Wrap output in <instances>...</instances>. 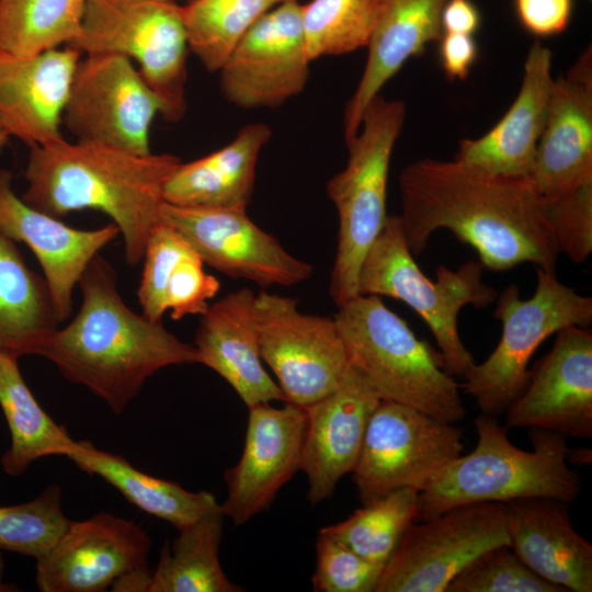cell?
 <instances>
[{"label": "cell", "instance_id": "6da1fadb", "mask_svg": "<svg viewBox=\"0 0 592 592\" xmlns=\"http://www.w3.org/2000/svg\"><path fill=\"white\" fill-rule=\"evenodd\" d=\"M407 244L421 254L432 235L449 230L489 271L522 263L555 272L558 248L546 203L530 177L485 172L457 160L422 159L399 175Z\"/></svg>", "mask_w": 592, "mask_h": 592}, {"label": "cell", "instance_id": "7a4b0ae2", "mask_svg": "<svg viewBox=\"0 0 592 592\" xmlns=\"http://www.w3.org/2000/svg\"><path fill=\"white\" fill-rule=\"evenodd\" d=\"M78 286L77 315L46 340L37 355L52 362L67 380L102 399L114 414L123 413L160 369L197 363L193 344L124 303L116 272L100 253Z\"/></svg>", "mask_w": 592, "mask_h": 592}, {"label": "cell", "instance_id": "3957f363", "mask_svg": "<svg viewBox=\"0 0 592 592\" xmlns=\"http://www.w3.org/2000/svg\"><path fill=\"white\" fill-rule=\"evenodd\" d=\"M30 148L21 198L56 218L83 209L106 214L123 237L127 263H140L160 223L164 184L181 159L66 139Z\"/></svg>", "mask_w": 592, "mask_h": 592}, {"label": "cell", "instance_id": "277c9868", "mask_svg": "<svg viewBox=\"0 0 592 592\" xmlns=\"http://www.w3.org/2000/svg\"><path fill=\"white\" fill-rule=\"evenodd\" d=\"M474 424L476 447L454 459L432 486L419 493L415 521L467 503L546 497L569 504L578 498L581 479L567 462L565 435L530 428L533 451L527 452L511 443L509 429L496 415L481 413Z\"/></svg>", "mask_w": 592, "mask_h": 592}, {"label": "cell", "instance_id": "5b68a950", "mask_svg": "<svg viewBox=\"0 0 592 592\" xmlns=\"http://www.w3.org/2000/svg\"><path fill=\"white\" fill-rule=\"evenodd\" d=\"M338 308L333 318L350 363L382 400L453 424L465 417L460 385L446 372L440 351L417 338L382 297L357 295Z\"/></svg>", "mask_w": 592, "mask_h": 592}, {"label": "cell", "instance_id": "8992f818", "mask_svg": "<svg viewBox=\"0 0 592 592\" xmlns=\"http://www.w3.org/2000/svg\"><path fill=\"white\" fill-rule=\"evenodd\" d=\"M483 266L469 260L456 270L439 265L432 281L417 265L403 235L399 215L386 224L366 253L358 275V295L386 296L413 309L431 330L446 372L464 377L475 364L458 332L459 311L471 305L485 308L497 291L482 281Z\"/></svg>", "mask_w": 592, "mask_h": 592}, {"label": "cell", "instance_id": "52a82bcc", "mask_svg": "<svg viewBox=\"0 0 592 592\" xmlns=\"http://www.w3.org/2000/svg\"><path fill=\"white\" fill-rule=\"evenodd\" d=\"M405 119L403 101L375 96L365 109L356 137L346 145L344 169L327 183L339 220L329 285L338 307L358 295L363 260L386 224L389 164Z\"/></svg>", "mask_w": 592, "mask_h": 592}, {"label": "cell", "instance_id": "ba28073f", "mask_svg": "<svg viewBox=\"0 0 592 592\" xmlns=\"http://www.w3.org/2000/svg\"><path fill=\"white\" fill-rule=\"evenodd\" d=\"M533 296L521 299L515 284L496 298L493 316L501 321V338L492 353L463 377L460 387L475 399L481 413L498 417L523 392L528 380V362L551 334L570 327H590L592 298L561 283L556 273L535 267Z\"/></svg>", "mask_w": 592, "mask_h": 592}, {"label": "cell", "instance_id": "9c48e42d", "mask_svg": "<svg viewBox=\"0 0 592 592\" xmlns=\"http://www.w3.org/2000/svg\"><path fill=\"white\" fill-rule=\"evenodd\" d=\"M69 46L83 55L114 54L136 60L161 101L162 117L183 118L189 45L177 0H87L80 34Z\"/></svg>", "mask_w": 592, "mask_h": 592}, {"label": "cell", "instance_id": "30bf717a", "mask_svg": "<svg viewBox=\"0 0 592 592\" xmlns=\"http://www.w3.org/2000/svg\"><path fill=\"white\" fill-rule=\"evenodd\" d=\"M463 433L415 408L380 400L352 471L361 503L403 488L424 491L462 455Z\"/></svg>", "mask_w": 592, "mask_h": 592}, {"label": "cell", "instance_id": "8fae6325", "mask_svg": "<svg viewBox=\"0 0 592 592\" xmlns=\"http://www.w3.org/2000/svg\"><path fill=\"white\" fill-rule=\"evenodd\" d=\"M509 545L502 502H477L410 523L385 563L375 592H445L478 556Z\"/></svg>", "mask_w": 592, "mask_h": 592}, {"label": "cell", "instance_id": "7c38bea8", "mask_svg": "<svg viewBox=\"0 0 592 592\" xmlns=\"http://www.w3.org/2000/svg\"><path fill=\"white\" fill-rule=\"evenodd\" d=\"M151 540L132 520L99 512L71 521L36 561L41 592L145 591L150 581Z\"/></svg>", "mask_w": 592, "mask_h": 592}, {"label": "cell", "instance_id": "4fadbf2b", "mask_svg": "<svg viewBox=\"0 0 592 592\" xmlns=\"http://www.w3.org/2000/svg\"><path fill=\"white\" fill-rule=\"evenodd\" d=\"M255 320L262 361L285 401L307 408L333 391L351 363L334 318L305 314L297 300L261 291Z\"/></svg>", "mask_w": 592, "mask_h": 592}, {"label": "cell", "instance_id": "5bb4252c", "mask_svg": "<svg viewBox=\"0 0 592 592\" xmlns=\"http://www.w3.org/2000/svg\"><path fill=\"white\" fill-rule=\"evenodd\" d=\"M161 101L127 57L84 55L76 67L61 124L77 140L150 153L149 132Z\"/></svg>", "mask_w": 592, "mask_h": 592}, {"label": "cell", "instance_id": "9a60e30c", "mask_svg": "<svg viewBox=\"0 0 592 592\" xmlns=\"http://www.w3.org/2000/svg\"><path fill=\"white\" fill-rule=\"evenodd\" d=\"M298 0L265 13L219 69L225 99L243 110L275 109L301 93L310 72Z\"/></svg>", "mask_w": 592, "mask_h": 592}, {"label": "cell", "instance_id": "2e32d148", "mask_svg": "<svg viewBox=\"0 0 592 592\" xmlns=\"http://www.w3.org/2000/svg\"><path fill=\"white\" fill-rule=\"evenodd\" d=\"M160 221L178 230L204 263L232 277L267 287L293 286L314 267L292 255L247 215V208L189 207L163 203Z\"/></svg>", "mask_w": 592, "mask_h": 592}, {"label": "cell", "instance_id": "e0dca14e", "mask_svg": "<svg viewBox=\"0 0 592 592\" xmlns=\"http://www.w3.org/2000/svg\"><path fill=\"white\" fill-rule=\"evenodd\" d=\"M505 428H539L566 437H592V332L570 326L530 369L519 398L505 411Z\"/></svg>", "mask_w": 592, "mask_h": 592}, {"label": "cell", "instance_id": "ac0fdd59", "mask_svg": "<svg viewBox=\"0 0 592 592\" xmlns=\"http://www.w3.org/2000/svg\"><path fill=\"white\" fill-rule=\"evenodd\" d=\"M244 445L238 463L225 471L227 497L220 510L236 526L270 506L301 467L306 410L285 401L249 407Z\"/></svg>", "mask_w": 592, "mask_h": 592}, {"label": "cell", "instance_id": "d6986e66", "mask_svg": "<svg viewBox=\"0 0 592 592\" xmlns=\"http://www.w3.org/2000/svg\"><path fill=\"white\" fill-rule=\"evenodd\" d=\"M0 231L25 243L36 257L60 322L72 314L73 288L86 267L121 235L113 221L77 229L30 206L13 191L12 173L5 169H0Z\"/></svg>", "mask_w": 592, "mask_h": 592}, {"label": "cell", "instance_id": "ffe728a7", "mask_svg": "<svg viewBox=\"0 0 592 592\" xmlns=\"http://www.w3.org/2000/svg\"><path fill=\"white\" fill-rule=\"evenodd\" d=\"M380 400L366 376L351 364L333 391L305 408L300 470L308 478L312 504L330 497L340 479L353 471L369 418Z\"/></svg>", "mask_w": 592, "mask_h": 592}, {"label": "cell", "instance_id": "44dd1931", "mask_svg": "<svg viewBox=\"0 0 592 592\" xmlns=\"http://www.w3.org/2000/svg\"><path fill=\"white\" fill-rule=\"evenodd\" d=\"M81 53L67 45L32 56L0 50V123L29 147L65 139L64 106Z\"/></svg>", "mask_w": 592, "mask_h": 592}, {"label": "cell", "instance_id": "7402d4cb", "mask_svg": "<svg viewBox=\"0 0 592 592\" xmlns=\"http://www.w3.org/2000/svg\"><path fill=\"white\" fill-rule=\"evenodd\" d=\"M551 61L550 49L539 41L534 42L514 102L483 136L460 140L455 160L491 174L531 175L549 112L554 86Z\"/></svg>", "mask_w": 592, "mask_h": 592}, {"label": "cell", "instance_id": "603a6c76", "mask_svg": "<svg viewBox=\"0 0 592 592\" xmlns=\"http://www.w3.org/2000/svg\"><path fill=\"white\" fill-rule=\"evenodd\" d=\"M250 288L228 293L201 315L194 346L197 363L223 377L249 408L285 397L262 365Z\"/></svg>", "mask_w": 592, "mask_h": 592}, {"label": "cell", "instance_id": "cb8c5ba5", "mask_svg": "<svg viewBox=\"0 0 592 592\" xmlns=\"http://www.w3.org/2000/svg\"><path fill=\"white\" fill-rule=\"evenodd\" d=\"M510 547L566 592L592 591V545L574 530L568 503L546 497L505 502Z\"/></svg>", "mask_w": 592, "mask_h": 592}, {"label": "cell", "instance_id": "d4e9b609", "mask_svg": "<svg viewBox=\"0 0 592 592\" xmlns=\"http://www.w3.org/2000/svg\"><path fill=\"white\" fill-rule=\"evenodd\" d=\"M530 178L546 202L592 181V80H554Z\"/></svg>", "mask_w": 592, "mask_h": 592}, {"label": "cell", "instance_id": "484cf974", "mask_svg": "<svg viewBox=\"0 0 592 592\" xmlns=\"http://www.w3.org/2000/svg\"><path fill=\"white\" fill-rule=\"evenodd\" d=\"M447 0H380L367 60L343 119L345 145L357 135L362 116L382 88L411 57L443 35L441 16Z\"/></svg>", "mask_w": 592, "mask_h": 592}, {"label": "cell", "instance_id": "4316f807", "mask_svg": "<svg viewBox=\"0 0 592 592\" xmlns=\"http://www.w3.org/2000/svg\"><path fill=\"white\" fill-rule=\"evenodd\" d=\"M143 261L137 295L141 314L150 320L161 321L167 311L175 320L201 316L220 289L192 244L162 221L151 230Z\"/></svg>", "mask_w": 592, "mask_h": 592}, {"label": "cell", "instance_id": "83f0119b", "mask_svg": "<svg viewBox=\"0 0 592 592\" xmlns=\"http://www.w3.org/2000/svg\"><path fill=\"white\" fill-rule=\"evenodd\" d=\"M271 137L269 125L251 123L218 150L190 162L181 161L164 184V202L189 207L247 208L260 153Z\"/></svg>", "mask_w": 592, "mask_h": 592}, {"label": "cell", "instance_id": "f1b7e54d", "mask_svg": "<svg viewBox=\"0 0 592 592\" xmlns=\"http://www.w3.org/2000/svg\"><path fill=\"white\" fill-rule=\"evenodd\" d=\"M15 243L0 231V352L20 358L37 355L60 320L44 276Z\"/></svg>", "mask_w": 592, "mask_h": 592}, {"label": "cell", "instance_id": "f546056e", "mask_svg": "<svg viewBox=\"0 0 592 592\" xmlns=\"http://www.w3.org/2000/svg\"><path fill=\"white\" fill-rule=\"evenodd\" d=\"M67 458L86 474L104 479L141 511L177 530L219 506L212 493L190 491L177 482L144 473L123 456L99 449L90 441H77Z\"/></svg>", "mask_w": 592, "mask_h": 592}, {"label": "cell", "instance_id": "4dcf8cb0", "mask_svg": "<svg viewBox=\"0 0 592 592\" xmlns=\"http://www.w3.org/2000/svg\"><path fill=\"white\" fill-rule=\"evenodd\" d=\"M0 408L11 444L1 456L9 476H21L36 460L65 456L76 446L67 430L41 407L19 368V358L0 352Z\"/></svg>", "mask_w": 592, "mask_h": 592}, {"label": "cell", "instance_id": "1f68e13d", "mask_svg": "<svg viewBox=\"0 0 592 592\" xmlns=\"http://www.w3.org/2000/svg\"><path fill=\"white\" fill-rule=\"evenodd\" d=\"M224 517L218 508L195 523L178 530L166 544L151 572L147 592H240L219 561Z\"/></svg>", "mask_w": 592, "mask_h": 592}, {"label": "cell", "instance_id": "d6a6232c", "mask_svg": "<svg viewBox=\"0 0 592 592\" xmlns=\"http://www.w3.org/2000/svg\"><path fill=\"white\" fill-rule=\"evenodd\" d=\"M87 0H0V50L32 56L72 44Z\"/></svg>", "mask_w": 592, "mask_h": 592}, {"label": "cell", "instance_id": "836d02e7", "mask_svg": "<svg viewBox=\"0 0 592 592\" xmlns=\"http://www.w3.org/2000/svg\"><path fill=\"white\" fill-rule=\"evenodd\" d=\"M289 0H191L182 5L189 49L204 68L219 71L244 34Z\"/></svg>", "mask_w": 592, "mask_h": 592}, {"label": "cell", "instance_id": "e575fe53", "mask_svg": "<svg viewBox=\"0 0 592 592\" xmlns=\"http://www.w3.org/2000/svg\"><path fill=\"white\" fill-rule=\"evenodd\" d=\"M419 493L411 488L396 490L320 530L362 557L385 565L408 525L415 521Z\"/></svg>", "mask_w": 592, "mask_h": 592}, {"label": "cell", "instance_id": "d590c367", "mask_svg": "<svg viewBox=\"0 0 592 592\" xmlns=\"http://www.w3.org/2000/svg\"><path fill=\"white\" fill-rule=\"evenodd\" d=\"M380 0H310L301 4L305 47L310 61L367 47Z\"/></svg>", "mask_w": 592, "mask_h": 592}, {"label": "cell", "instance_id": "8d00e7d4", "mask_svg": "<svg viewBox=\"0 0 592 592\" xmlns=\"http://www.w3.org/2000/svg\"><path fill=\"white\" fill-rule=\"evenodd\" d=\"M61 488L54 483L36 498L0 506V551L35 560L46 555L69 523L62 512Z\"/></svg>", "mask_w": 592, "mask_h": 592}, {"label": "cell", "instance_id": "74e56055", "mask_svg": "<svg viewBox=\"0 0 592 592\" xmlns=\"http://www.w3.org/2000/svg\"><path fill=\"white\" fill-rule=\"evenodd\" d=\"M445 592H566L531 570L509 545L488 549L447 584Z\"/></svg>", "mask_w": 592, "mask_h": 592}, {"label": "cell", "instance_id": "f35d334b", "mask_svg": "<svg viewBox=\"0 0 592 592\" xmlns=\"http://www.w3.org/2000/svg\"><path fill=\"white\" fill-rule=\"evenodd\" d=\"M385 565L356 554L334 536L319 530L316 539V592H375Z\"/></svg>", "mask_w": 592, "mask_h": 592}, {"label": "cell", "instance_id": "ab89813d", "mask_svg": "<svg viewBox=\"0 0 592 592\" xmlns=\"http://www.w3.org/2000/svg\"><path fill=\"white\" fill-rule=\"evenodd\" d=\"M545 203L559 253L585 262L592 253V181Z\"/></svg>", "mask_w": 592, "mask_h": 592}, {"label": "cell", "instance_id": "60d3db41", "mask_svg": "<svg viewBox=\"0 0 592 592\" xmlns=\"http://www.w3.org/2000/svg\"><path fill=\"white\" fill-rule=\"evenodd\" d=\"M521 25L537 37L562 33L569 25L573 0H514Z\"/></svg>", "mask_w": 592, "mask_h": 592}, {"label": "cell", "instance_id": "b9f144b4", "mask_svg": "<svg viewBox=\"0 0 592 592\" xmlns=\"http://www.w3.org/2000/svg\"><path fill=\"white\" fill-rule=\"evenodd\" d=\"M441 66L451 80H465L478 57L474 35L443 33L440 38Z\"/></svg>", "mask_w": 592, "mask_h": 592}, {"label": "cell", "instance_id": "7bdbcfd3", "mask_svg": "<svg viewBox=\"0 0 592 592\" xmlns=\"http://www.w3.org/2000/svg\"><path fill=\"white\" fill-rule=\"evenodd\" d=\"M441 23L443 33L474 35L480 27L481 14L471 0H447Z\"/></svg>", "mask_w": 592, "mask_h": 592}, {"label": "cell", "instance_id": "ee69618b", "mask_svg": "<svg viewBox=\"0 0 592 592\" xmlns=\"http://www.w3.org/2000/svg\"><path fill=\"white\" fill-rule=\"evenodd\" d=\"M591 449L590 448H574L569 447L567 454L568 464L589 465L591 464Z\"/></svg>", "mask_w": 592, "mask_h": 592}, {"label": "cell", "instance_id": "f6af8a7d", "mask_svg": "<svg viewBox=\"0 0 592 592\" xmlns=\"http://www.w3.org/2000/svg\"><path fill=\"white\" fill-rule=\"evenodd\" d=\"M4 571H5V562L3 558V553L0 551V592L20 591V589L16 585L11 584L10 582L5 580Z\"/></svg>", "mask_w": 592, "mask_h": 592}, {"label": "cell", "instance_id": "bcb514c9", "mask_svg": "<svg viewBox=\"0 0 592 592\" xmlns=\"http://www.w3.org/2000/svg\"><path fill=\"white\" fill-rule=\"evenodd\" d=\"M10 137L11 136L9 132L0 123V152L2 151L3 147L7 145Z\"/></svg>", "mask_w": 592, "mask_h": 592}, {"label": "cell", "instance_id": "7dc6e473", "mask_svg": "<svg viewBox=\"0 0 592 592\" xmlns=\"http://www.w3.org/2000/svg\"><path fill=\"white\" fill-rule=\"evenodd\" d=\"M178 1V0H177ZM185 1H191V0H185Z\"/></svg>", "mask_w": 592, "mask_h": 592}]
</instances>
